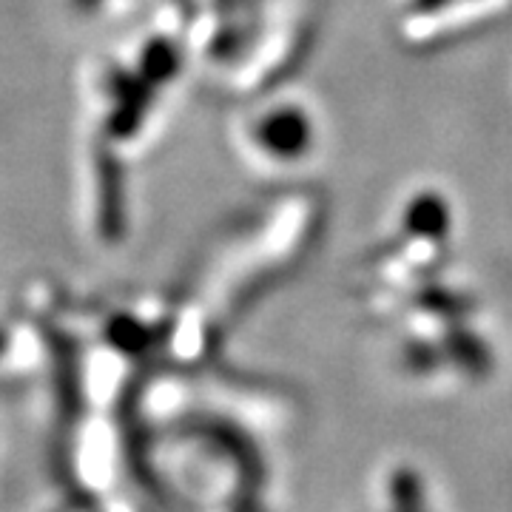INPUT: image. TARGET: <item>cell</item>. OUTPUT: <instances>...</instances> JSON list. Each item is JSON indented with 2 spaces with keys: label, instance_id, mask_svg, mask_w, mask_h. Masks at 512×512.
<instances>
[{
  "label": "cell",
  "instance_id": "cell-1",
  "mask_svg": "<svg viewBox=\"0 0 512 512\" xmlns=\"http://www.w3.org/2000/svg\"><path fill=\"white\" fill-rule=\"evenodd\" d=\"M325 143L322 117L305 97L276 94L239 117L234 146L248 168L288 177L316 163Z\"/></svg>",
  "mask_w": 512,
  "mask_h": 512
},
{
  "label": "cell",
  "instance_id": "cell-2",
  "mask_svg": "<svg viewBox=\"0 0 512 512\" xmlns=\"http://www.w3.org/2000/svg\"><path fill=\"white\" fill-rule=\"evenodd\" d=\"M370 512H439V507L430 481L413 467H402L382 478Z\"/></svg>",
  "mask_w": 512,
  "mask_h": 512
}]
</instances>
